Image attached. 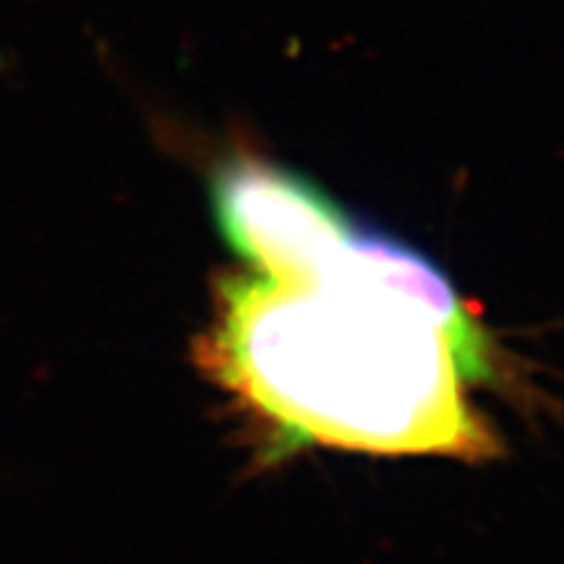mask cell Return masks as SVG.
Returning <instances> with one entry per match:
<instances>
[{
  "instance_id": "1",
  "label": "cell",
  "mask_w": 564,
  "mask_h": 564,
  "mask_svg": "<svg viewBox=\"0 0 564 564\" xmlns=\"http://www.w3.org/2000/svg\"><path fill=\"white\" fill-rule=\"evenodd\" d=\"M212 361L291 442L497 453L463 390L489 373L476 316L432 259L384 230L356 225L308 282L228 280Z\"/></svg>"
},
{
  "instance_id": "2",
  "label": "cell",
  "mask_w": 564,
  "mask_h": 564,
  "mask_svg": "<svg viewBox=\"0 0 564 564\" xmlns=\"http://www.w3.org/2000/svg\"><path fill=\"white\" fill-rule=\"evenodd\" d=\"M209 202L230 249L274 282L314 280L358 225L308 175L253 154L212 175Z\"/></svg>"
}]
</instances>
